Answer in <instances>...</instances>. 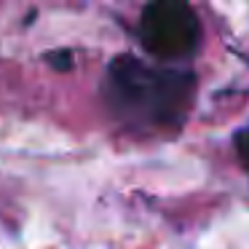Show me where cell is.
<instances>
[{
    "label": "cell",
    "mask_w": 249,
    "mask_h": 249,
    "mask_svg": "<svg viewBox=\"0 0 249 249\" xmlns=\"http://www.w3.org/2000/svg\"><path fill=\"white\" fill-rule=\"evenodd\" d=\"M99 94L107 115L121 129L137 134L177 131L193 107L196 72L121 54L107 65Z\"/></svg>",
    "instance_id": "obj_1"
},
{
    "label": "cell",
    "mask_w": 249,
    "mask_h": 249,
    "mask_svg": "<svg viewBox=\"0 0 249 249\" xmlns=\"http://www.w3.org/2000/svg\"><path fill=\"white\" fill-rule=\"evenodd\" d=\"M137 35L147 54L161 62H179L196 54L201 43V19L188 3L156 0L147 3L137 22Z\"/></svg>",
    "instance_id": "obj_2"
},
{
    "label": "cell",
    "mask_w": 249,
    "mask_h": 249,
    "mask_svg": "<svg viewBox=\"0 0 249 249\" xmlns=\"http://www.w3.org/2000/svg\"><path fill=\"white\" fill-rule=\"evenodd\" d=\"M233 145H236V156L241 161V166L249 172V126H241L233 137Z\"/></svg>",
    "instance_id": "obj_3"
},
{
    "label": "cell",
    "mask_w": 249,
    "mask_h": 249,
    "mask_svg": "<svg viewBox=\"0 0 249 249\" xmlns=\"http://www.w3.org/2000/svg\"><path fill=\"white\" fill-rule=\"evenodd\" d=\"M46 62L54 67L56 72H67L72 67V51L70 49H59V51H49L46 54Z\"/></svg>",
    "instance_id": "obj_4"
}]
</instances>
